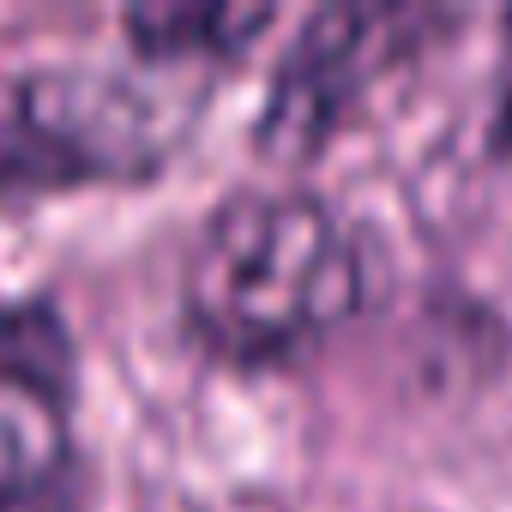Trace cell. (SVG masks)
I'll list each match as a JSON object with an SVG mask.
<instances>
[{"mask_svg": "<svg viewBox=\"0 0 512 512\" xmlns=\"http://www.w3.org/2000/svg\"><path fill=\"white\" fill-rule=\"evenodd\" d=\"M187 320L229 356H284L362 302L350 229L302 193H241L205 217L187 253Z\"/></svg>", "mask_w": 512, "mask_h": 512, "instance_id": "obj_1", "label": "cell"}, {"mask_svg": "<svg viewBox=\"0 0 512 512\" xmlns=\"http://www.w3.org/2000/svg\"><path fill=\"white\" fill-rule=\"evenodd\" d=\"M157 139L151 103L121 79L37 73L0 91V187L121 175L163 151Z\"/></svg>", "mask_w": 512, "mask_h": 512, "instance_id": "obj_2", "label": "cell"}, {"mask_svg": "<svg viewBox=\"0 0 512 512\" xmlns=\"http://www.w3.org/2000/svg\"><path fill=\"white\" fill-rule=\"evenodd\" d=\"M422 31L416 13H320L302 43L290 49L284 73H278V97L266 115V139H278V151H314L338 109L386 67L410 49V37Z\"/></svg>", "mask_w": 512, "mask_h": 512, "instance_id": "obj_3", "label": "cell"}, {"mask_svg": "<svg viewBox=\"0 0 512 512\" xmlns=\"http://www.w3.org/2000/svg\"><path fill=\"white\" fill-rule=\"evenodd\" d=\"M67 458V422L49 380L0 368V506L31 500Z\"/></svg>", "mask_w": 512, "mask_h": 512, "instance_id": "obj_4", "label": "cell"}, {"mask_svg": "<svg viewBox=\"0 0 512 512\" xmlns=\"http://www.w3.org/2000/svg\"><path fill=\"white\" fill-rule=\"evenodd\" d=\"M266 25V7H169L133 13V37L151 55H229Z\"/></svg>", "mask_w": 512, "mask_h": 512, "instance_id": "obj_5", "label": "cell"}, {"mask_svg": "<svg viewBox=\"0 0 512 512\" xmlns=\"http://www.w3.org/2000/svg\"><path fill=\"white\" fill-rule=\"evenodd\" d=\"M0 368L61 386V374H67V344H61V332H55L43 314H31V308H0Z\"/></svg>", "mask_w": 512, "mask_h": 512, "instance_id": "obj_6", "label": "cell"}, {"mask_svg": "<svg viewBox=\"0 0 512 512\" xmlns=\"http://www.w3.org/2000/svg\"><path fill=\"white\" fill-rule=\"evenodd\" d=\"M494 145L512 151V19H506V79H500V103H494Z\"/></svg>", "mask_w": 512, "mask_h": 512, "instance_id": "obj_7", "label": "cell"}]
</instances>
